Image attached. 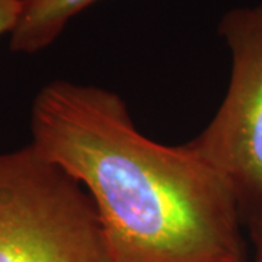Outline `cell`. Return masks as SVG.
<instances>
[{
  "mask_svg": "<svg viewBox=\"0 0 262 262\" xmlns=\"http://www.w3.org/2000/svg\"><path fill=\"white\" fill-rule=\"evenodd\" d=\"M219 35L230 53L227 91L188 143L229 184L246 223L262 214V3L227 10Z\"/></svg>",
  "mask_w": 262,
  "mask_h": 262,
  "instance_id": "cell-3",
  "label": "cell"
},
{
  "mask_svg": "<svg viewBox=\"0 0 262 262\" xmlns=\"http://www.w3.org/2000/svg\"><path fill=\"white\" fill-rule=\"evenodd\" d=\"M245 225L249 229V234L255 245V262H262V214L248 220Z\"/></svg>",
  "mask_w": 262,
  "mask_h": 262,
  "instance_id": "cell-6",
  "label": "cell"
},
{
  "mask_svg": "<svg viewBox=\"0 0 262 262\" xmlns=\"http://www.w3.org/2000/svg\"><path fill=\"white\" fill-rule=\"evenodd\" d=\"M0 262H111L88 191L31 144L0 151Z\"/></svg>",
  "mask_w": 262,
  "mask_h": 262,
  "instance_id": "cell-2",
  "label": "cell"
},
{
  "mask_svg": "<svg viewBox=\"0 0 262 262\" xmlns=\"http://www.w3.org/2000/svg\"><path fill=\"white\" fill-rule=\"evenodd\" d=\"M24 0H0V37L13 31L18 22Z\"/></svg>",
  "mask_w": 262,
  "mask_h": 262,
  "instance_id": "cell-5",
  "label": "cell"
},
{
  "mask_svg": "<svg viewBox=\"0 0 262 262\" xmlns=\"http://www.w3.org/2000/svg\"><path fill=\"white\" fill-rule=\"evenodd\" d=\"M99 0H24L9 48L19 54H35L61 35L67 24Z\"/></svg>",
  "mask_w": 262,
  "mask_h": 262,
  "instance_id": "cell-4",
  "label": "cell"
},
{
  "mask_svg": "<svg viewBox=\"0 0 262 262\" xmlns=\"http://www.w3.org/2000/svg\"><path fill=\"white\" fill-rule=\"evenodd\" d=\"M31 146L82 184L111 262H246L225 178L189 143L144 136L120 95L57 79L31 106Z\"/></svg>",
  "mask_w": 262,
  "mask_h": 262,
  "instance_id": "cell-1",
  "label": "cell"
}]
</instances>
